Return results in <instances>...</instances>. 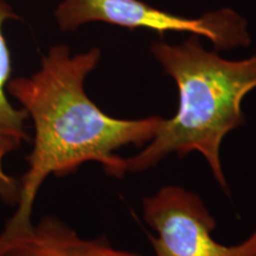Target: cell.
I'll list each match as a JSON object with an SVG mask.
<instances>
[{
  "label": "cell",
  "instance_id": "1",
  "mask_svg": "<svg viewBox=\"0 0 256 256\" xmlns=\"http://www.w3.org/2000/svg\"><path fill=\"white\" fill-rule=\"evenodd\" d=\"M100 58L98 48L72 55L66 46H55L42 58L40 70L10 80L8 95L26 112L34 134L28 170L19 178L16 211L0 232V255L32 226L34 200L48 177H66L86 162H98L106 174L122 178L126 159L116 152L144 147L158 132L164 119L159 115L118 119L90 100L84 81Z\"/></svg>",
  "mask_w": 256,
  "mask_h": 256
},
{
  "label": "cell",
  "instance_id": "2",
  "mask_svg": "<svg viewBox=\"0 0 256 256\" xmlns=\"http://www.w3.org/2000/svg\"><path fill=\"white\" fill-rule=\"evenodd\" d=\"M151 51L177 83L178 110L162 119L142 151L126 158L127 174L154 168L170 154L198 152L226 192L220 147L226 134L246 124L242 101L256 88V52L241 60L222 58L204 49L194 34L180 46L154 43Z\"/></svg>",
  "mask_w": 256,
  "mask_h": 256
},
{
  "label": "cell",
  "instance_id": "3",
  "mask_svg": "<svg viewBox=\"0 0 256 256\" xmlns=\"http://www.w3.org/2000/svg\"><path fill=\"white\" fill-rule=\"evenodd\" d=\"M55 14L63 31L75 30L90 22H104L130 30L147 28L159 34L188 32L203 36L212 42L217 51L250 44L246 19L228 8L188 19L154 8L140 0H63Z\"/></svg>",
  "mask_w": 256,
  "mask_h": 256
},
{
  "label": "cell",
  "instance_id": "4",
  "mask_svg": "<svg viewBox=\"0 0 256 256\" xmlns=\"http://www.w3.org/2000/svg\"><path fill=\"white\" fill-rule=\"evenodd\" d=\"M144 218L156 230L151 238L156 256H256V228L235 246L212 238L214 218L198 194L177 185H166L142 202Z\"/></svg>",
  "mask_w": 256,
  "mask_h": 256
},
{
  "label": "cell",
  "instance_id": "5",
  "mask_svg": "<svg viewBox=\"0 0 256 256\" xmlns=\"http://www.w3.org/2000/svg\"><path fill=\"white\" fill-rule=\"evenodd\" d=\"M0 256H142L112 247L106 238H84L55 216H44Z\"/></svg>",
  "mask_w": 256,
  "mask_h": 256
},
{
  "label": "cell",
  "instance_id": "6",
  "mask_svg": "<svg viewBox=\"0 0 256 256\" xmlns=\"http://www.w3.org/2000/svg\"><path fill=\"white\" fill-rule=\"evenodd\" d=\"M18 20L20 17L6 0H0V132L17 136L23 142H30L26 132L28 114L23 108H16L8 98V84L11 80L12 62L8 43L2 34L5 22Z\"/></svg>",
  "mask_w": 256,
  "mask_h": 256
},
{
  "label": "cell",
  "instance_id": "7",
  "mask_svg": "<svg viewBox=\"0 0 256 256\" xmlns=\"http://www.w3.org/2000/svg\"><path fill=\"white\" fill-rule=\"evenodd\" d=\"M23 140L0 132V200L11 206H17L20 194L19 179L8 174L4 168V159L10 153L20 148Z\"/></svg>",
  "mask_w": 256,
  "mask_h": 256
}]
</instances>
